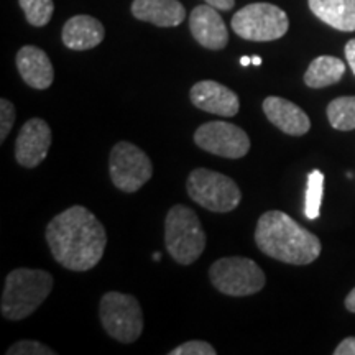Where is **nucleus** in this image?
Listing matches in <instances>:
<instances>
[{"mask_svg": "<svg viewBox=\"0 0 355 355\" xmlns=\"http://www.w3.org/2000/svg\"><path fill=\"white\" fill-rule=\"evenodd\" d=\"M46 242L55 260L71 272H89L102 260L107 234L84 206H73L46 225Z\"/></svg>", "mask_w": 355, "mask_h": 355, "instance_id": "1", "label": "nucleus"}, {"mask_svg": "<svg viewBox=\"0 0 355 355\" xmlns=\"http://www.w3.org/2000/svg\"><path fill=\"white\" fill-rule=\"evenodd\" d=\"M255 243L265 255L290 265H309L321 255V241L282 211H268L257 222Z\"/></svg>", "mask_w": 355, "mask_h": 355, "instance_id": "2", "label": "nucleus"}, {"mask_svg": "<svg viewBox=\"0 0 355 355\" xmlns=\"http://www.w3.org/2000/svg\"><path fill=\"white\" fill-rule=\"evenodd\" d=\"M55 279L38 268H15L7 275L0 311L8 321H20L37 311L50 296Z\"/></svg>", "mask_w": 355, "mask_h": 355, "instance_id": "3", "label": "nucleus"}, {"mask_svg": "<svg viewBox=\"0 0 355 355\" xmlns=\"http://www.w3.org/2000/svg\"><path fill=\"white\" fill-rule=\"evenodd\" d=\"M165 243L178 263H194L206 248V232L196 212L183 204L173 206L165 219Z\"/></svg>", "mask_w": 355, "mask_h": 355, "instance_id": "4", "label": "nucleus"}, {"mask_svg": "<svg viewBox=\"0 0 355 355\" xmlns=\"http://www.w3.org/2000/svg\"><path fill=\"white\" fill-rule=\"evenodd\" d=\"M186 189L194 202L204 209L220 214L237 209L242 201L241 188L232 178L207 168H196L191 171Z\"/></svg>", "mask_w": 355, "mask_h": 355, "instance_id": "5", "label": "nucleus"}, {"mask_svg": "<svg viewBox=\"0 0 355 355\" xmlns=\"http://www.w3.org/2000/svg\"><path fill=\"white\" fill-rule=\"evenodd\" d=\"M99 316L105 332L122 344L135 343L144 332V313L132 295L105 293L99 304Z\"/></svg>", "mask_w": 355, "mask_h": 355, "instance_id": "6", "label": "nucleus"}, {"mask_svg": "<svg viewBox=\"0 0 355 355\" xmlns=\"http://www.w3.org/2000/svg\"><path fill=\"white\" fill-rule=\"evenodd\" d=\"M209 278L212 286L222 295L250 296L263 290L266 278L263 270L245 257H224L211 265Z\"/></svg>", "mask_w": 355, "mask_h": 355, "instance_id": "7", "label": "nucleus"}, {"mask_svg": "<svg viewBox=\"0 0 355 355\" xmlns=\"http://www.w3.org/2000/svg\"><path fill=\"white\" fill-rule=\"evenodd\" d=\"M288 28L286 12L273 3H250L232 17V30L248 42H273L285 37Z\"/></svg>", "mask_w": 355, "mask_h": 355, "instance_id": "8", "label": "nucleus"}, {"mask_svg": "<svg viewBox=\"0 0 355 355\" xmlns=\"http://www.w3.org/2000/svg\"><path fill=\"white\" fill-rule=\"evenodd\" d=\"M109 171L112 183L123 193H135L153 175L152 159L130 141H119L110 152Z\"/></svg>", "mask_w": 355, "mask_h": 355, "instance_id": "9", "label": "nucleus"}, {"mask_svg": "<svg viewBox=\"0 0 355 355\" xmlns=\"http://www.w3.org/2000/svg\"><path fill=\"white\" fill-rule=\"evenodd\" d=\"M194 141L204 152L222 158L239 159L250 150L247 132L229 122H206L194 132Z\"/></svg>", "mask_w": 355, "mask_h": 355, "instance_id": "10", "label": "nucleus"}, {"mask_svg": "<svg viewBox=\"0 0 355 355\" xmlns=\"http://www.w3.org/2000/svg\"><path fill=\"white\" fill-rule=\"evenodd\" d=\"M51 146V128L43 119L33 117L21 125L15 141V159L20 166L37 168Z\"/></svg>", "mask_w": 355, "mask_h": 355, "instance_id": "11", "label": "nucleus"}, {"mask_svg": "<svg viewBox=\"0 0 355 355\" xmlns=\"http://www.w3.org/2000/svg\"><path fill=\"white\" fill-rule=\"evenodd\" d=\"M191 102L204 112L234 117L241 109V101L232 89L217 81H199L189 91Z\"/></svg>", "mask_w": 355, "mask_h": 355, "instance_id": "12", "label": "nucleus"}, {"mask_svg": "<svg viewBox=\"0 0 355 355\" xmlns=\"http://www.w3.org/2000/svg\"><path fill=\"white\" fill-rule=\"evenodd\" d=\"M189 30L201 46L207 50H222L229 43V32L217 8L198 6L189 15Z\"/></svg>", "mask_w": 355, "mask_h": 355, "instance_id": "13", "label": "nucleus"}, {"mask_svg": "<svg viewBox=\"0 0 355 355\" xmlns=\"http://www.w3.org/2000/svg\"><path fill=\"white\" fill-rule=\"evenodd\" d=\"M261 107H263L266 119L286 135L301 137L309 132L311 121L308 114L300 105L293 104L291 101L270 96L263 101Z\"/></svg>", "mask_w": 355, "mask_h": 355, "instance_id": "14", "label": "nucleus"}, {"mask_svg": "<svg viewBox=\"0 0 355 355\" xmlns=\"http://www.w3.org/2000/svg\"><path fill=\"white\" fill-rule=\"evenodd\" d=\"M17 69L24 81L33 89H48L55 81V68H53L50 58L46 53L37 46L20 48L17 53Z\"/></svg>", "mask_w": 355, "mask_h": 355, "instance_id": "15", "label": "nucleus"}, {"mask_svg": "<svg viewBox=\"0 0 355 355\" xmlns=\"http://www.w3.org/2000/svg\"><path fill=\"white\" fill-rule=\"evenodd\" d=\"M132 13L137 20L163 28L181 25L186 19V8L178 0H133Z\"/></svg>", "mask_w": 355, "mask_h": 355, "instance_id": "16", "label": "nucleus"}, {"mask_svg": "<svg viewBox=\"0 0 355 355\" xmlns=\"http://www.w3.org/2000/svg\"><path fill=\"white\" fill-rule=\"evenodd\" d=\"M104 35V25L91 15H76L63 26L64 46L74 51H86L99 46Z\"/></svg>", "mask_w": 355, "mask_h": 355, "instance_id": "17", "label": "nucleus"}, {"mask_svg": "<svg viewBox=\"0 0 355 355\" xmlns=\"http://www.w3.org/2000/svg\"><path fill=\"white\" fill-rule=\"evenodd\" d=\"M311 12L339 32H355V0H308Z\"/></svg>", "mask_w": 355, "mask_h": 355, "instance_id": "18", "label": "nucleus"}, {"mask_svg": "<svg viewBox=\"0 0 355 355\" xmlns=\"http://www.w3.org/2000/svg\"><path fill=\"white\" fill-rule=\"evenodd\" d=\"M345 73V63L336 56H318L304 73L306 86L322 89L339 83Z\"/></svg>", "mask_w": 355, "mask_h": 355, "instance_id": "19", "label": "nucleus"}, {"mask_svg": "<svg viewBox=\"0 0 355 355\" xmlns=\"http://www.w3.org/2000/svg\"><path fill=\"white\" fill-rule=\"evenodd\" d=\"M327 121L336 130L349 132L355 128V96L337 97L327 105Z\"/></svg>", "mask_w": 355, "mask_h": 355, "instance_id": "20", "label": "nucleus"}, {"mask_svg": "<svg viewBox=\"0 0 355 355\" xmlns=\"http://www.w3.org/2000/svg\"><path fill=\"white\" fill-rule=\"evenodd\" d=\"M324 194V175L319 170H313L308 175V186H306L304 198V216L314 220L321 212V202Z\"/></svg>", "mask_w": 355, "mask_h": 355, "instance_id": "21", "label": "nucleus"}, {"mask_svg": "<svg viewBox=\"0 0 355 355\" xmlns=\"http://www.w3.org/2000/svg\"><path fill=\"white\" fill-rule=\"evenodd\" d=\"M19 3L30 25L44 26L50 24L53 12H55L53 0H19Z\"/></svg>", "mask_w": 355, "mask_h": 355, "instance_id": "22", "label": "nucleus"}, {"mask_svg": "<svg viewBox=\"0 0 355 355\" xmlns=\"http://www.w3.org/2000/svg\"><path fill=\"white\" fill-rule=\"evenodd\" d=\"M56 352L37 340H20L7 350V355H55Z\"/></svg>", "mask_w": 355, "mask_h": 355, "instance_id": "23", "label": "nucleus"}, {"mask_svg": "<svg viewBox=\"0 0 355 355\" xmlns=\"http://www.w3.org/2000/svg\"><path fill=\"white\" fill-rule=\"evenodd\" d=\"M17 110L10 101H0V141H6L10 133L13 123H15Z\"/></svg>", "mask_w": 355, "mask_h": 355, "instance_id": "24", "label": "nucleus"}, {"mask_svg": "<svg viewBox=\"0 0 355 355\" xmlns=\"http://www.w3.org/2000/svg\"><path fill=\"white\" fill-rule=\"evenodd\" d=\"M170 355H216V349L206 340H189L168 352Z\"/></svg>", "mask_w": 355, "mask_h": 355, "instance_id": "25", "label": "nucleus"}, {"mask_svg": "<svg viewBox=\"0 0 355 355\" xmlns=\"http://www.w3.org/2000/svg\"><path fill=\"white\" fill-rule=\"evenodd\" d=\"M334 355H355V337H347L337 345Z\"/></svg>", "mask_w": 355, "mask_h": 355, "instance_id": "26", "label": "nucleus"}, {"mask_svg": "<svg viewBox=\"0 0 355 355\" xmlns=\"http://www.w3.org/2000/svg\"><path fill=\"white\" fill-rule=\"evenodd\" d=\"M345 58H347L350 69H352V73L355 74V38L350 40V42L345 44Z\"/></svg>", "mask_w": 355, "mask_h": 355, "instance_id": "27", "label": "nucleus"}, {"mask_svg": "<svg viewBox=\"0 0 355 355\" xmlns=\"http://www.w3.org/2000/svg\"><path fill=\"white\" fill-rule=\"evenodd\" d=\"M204 2L217 10H230L235 6V0H204Z\"/></svg>", "mask_w": 355, "mask_h": 355, "instance_id": "28", "label": "nucleus"}, {"mask_svg": "<svg viewBox=\"0 0 355 355\" xmlns=\"http://www.w3.org/2000/svg\"><path fill=\"white\" fill-rule=\"evenodd\" d=\"M345 308H347L350 313H355V288L345 296Z\"/></svg>", "mask_w": 355, "mask_h": 355, "instance_id": "29", "label": "nucleus"}, {"mask_svg": "<svg viewBox=\"0 0 355 355\" xmlns=\"http://www.w3.org/2000/svg\"><path fill=\"white\" fill-rule=\"evenodd\" d=\"M241 64H242V66H248V64H252V58H248V56H243V58H241Z\"/></svg>", "mask_w": 355, "mask_h": 355, "instance_id": "30", "label": "nucleus"}, {"mask_svg": "<svg viewBox=\"0 0 355 355\" xmlns=\"http://www.w3.org/2000/svg\"><path fill=\"white\" fill-rule=\"evenodd\" d=\"M252 64L260 66L261 64V58L260 56H252Z\"/></svg>", "mask_w": 355, "mask_h": 355, "instance_id": "31", "label": "nucleus"}, {"mask_svg": "<svg viewBox=\"0 0 355 355\" xmlns=\"http://www.w3.org/2000/svg\"><path fill=\"white\" fill-rule=\"evenodd\" d=\"M159 257H162V255H159V252H157V254L153 255V260H155V261H159Z\"/></svg>", "mask_w": 355, "mask_h": 355, "instance_id": "32", "label": "nucleus"}]
</instances>
